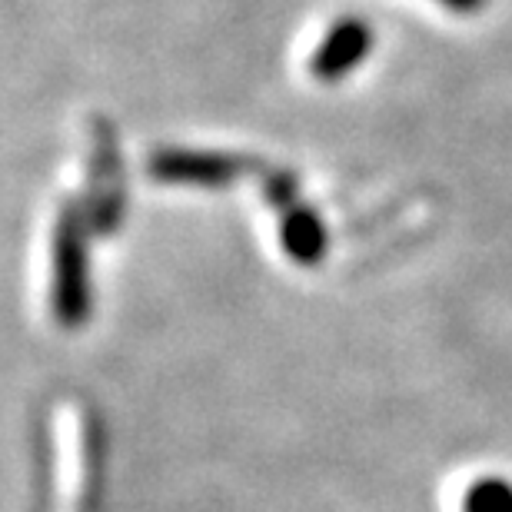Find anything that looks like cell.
<instances>
[{
    "label": "cell",
    "instance_id": "cell-1",
    "mask_svg": "<svg viewBox=\"0 0 512 512\" xmlns=\"http://www.w3.org/2000/svg\"><path fill=\"white\" fill-rule=\"evenodd\" d=\"M94 230L90 213L67 207L54 227V273H50V313L64 330H80L94 313L90 290V256L87 240Z\"/></svg>",
    "mask_w": 512,
    "mask_h": 512
},
{
    "label": "cell",
    "instance_id": "cell-2",
    "mask_svg": "<svg viewBox=\"0 0 512 512\" xmlns=\"http://www.w3.org/2000/svg\"><path fill=\"white\" fill-rule=\"evenodd\" d=\"M266 190H270L273 207L280 213V237H283L286 256L303 266H313L316 260H323L326 227L316 220V213L296 197V183L286 177V173H273Z\"/></svg>",
    "mask_w": 512,
    "mask_h": 512
},
{
    "label": "cell",
    "instance_id": "cell-3",
    "mask_svg": "<svg viewBox=\"0 0 512 512\" xmlns=\"http://www.w3.org/2000/svg\"><path fill=\"white\" fill-rule=\"evenodd\" d=\"M150 173L167 183H197V187H223L243 173L237 157L197 150H163L150 160Z\"/></svg>",
    "mask_w": 512,
    "mask_h": 512
},
{
    "label": "cell",
    "instance_id": "cell-4",
    "mask_svg": "<svg viewBox=\"0 0 512 512\" xmlns=\"http://www.w3.org/2000/svg\"><path fill=\"white\" fill-rule=\"evenodd\" d=\"M104 483H107V433L97 409H80V496L77 512L104 509Z\"/></svg>",
    "mask_w": 512,
    "mask_h": 512
},
{
    "label": "cell",
    "instance_id": "cell-5",
    "mask_svg": "<svg viewBox=\"0 0 512 512\" xmlns=\"http://www.w3.org/2000/svg\"><path fill=\"white\" fill-rule=\"evenodd\" d=\"M370 30L360 20H343L330 37L323 40V47L313 57V74L316 77H340L350 67H356L363 60V54L370 50Z\"/></svg>",
    "mask_w": 512,
    "mask_h": 512
},
{
    "label": "cell",
    "instance_id": "cell-6",
    "mask_svg": "<svg viewBox=\"0 0 512 512\" xmlns=\"http://www.w3.org/2000/svg\"><path fill=\"white\" fill-rule=\"evenodd\" d=\"M463 512H512V483L499 476L476 479L463 496Z\"/></svg>",
    "mask_w": 512,
    "mask_h": 512
},
{
    "label": "cell",
    "instance_id": "cell-7",
    "mask_svg": "<svg viewBox=\"0 0 512 512\" xmlns=\"http://www.w3.org/2000/svg\"><path fill=\"white\" fill-rule=\"evenodd\" d=\"M449 10H456V14H476L479 7L486 4V0H443Z\"/></svg>",
    "mask_w": 512,
    "mask_h": 512
}]
</instances>
